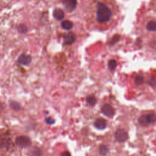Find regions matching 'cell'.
<instances>
[{"instance_id":"obj_6","label":"cell","mask_w":156,"mask_h":156,"mask_svg":"<svg viewBox=\"0 0 156 156\" xmlns=\"http://www.w3.org/2000/svg\"><path fill=\"white\" fill-rule=\"evenodd\" d=\"M77 0H63V5L69 12H72L77 6Z\"/></svg>"},{"instance_id":"obj_14","label":"cell","mask_w":156,"mask_h":156,"mask_svg":"<svg viewBox=\"0 0 156 156\" xmlns=\"http://www.w3.org/2000/svg\"><path fill=\"white\" fill-rule=\"evenodd\" d=\"M87 103L91 106H94L97 103V99L94 96H89L86 99Z\"/></svg>"},{"instance_id":"obj_8","label":"cell","mask_w":156,"mask_h":156,"mask_svg":"<svg viewBox=\"0 0 156 156\" xmlns=\"http://www.w3.org/2000/svg\"><path fill=\"white\" fill-rule=\"evenodd\" d=\"M76 40L75 35L73 33L70 32L65 34L63 37V40L65 43L66 45H71L73 44Z\"/></svg>"},{"instance_id":"obj_11","label":"cell","mask_w":156,"mask_h":156,"mask_svg":"<svg viewBox=\"0 0 156 156\" xmlns=\"http://www.w3.org/2000/svg\"><path fill=\"white\" fill-rule=\"evenodd\" d=\"M61 26H62V28L63 29L69 31V30H70V29H71L73 28V25L72 22H71L70 21L65 20V21L62 22Z\"/></svg>"},{"instance_id":"obj_12","label":"cell","mask_w":156,"mask_h":156,"mask_svg":"<svg viewBox=\"0 0 156 156\" xmlns=\"http://www.w3.org/2000/svg\"><path fill=\"white\" fill-rule=\"evenodd\" d=\"M100 154L102 155H106L109 152V148L104 144H101L99 147Z\"/></svg>"},{"instance_id":"obj_18","label":"cell","mask_w":156,"mask_h":156,"mask_svg":"<svg viewBox=\"0 0 156 156\" xmlns=\"http://www.w3.org/2000/svg\"><path fill=\"white\" fill-rule=\"evenodd\" d=\"M32 156H40V150L38 148H35L32 152Z\"/></svg>"},{"instance_id":"obj_21","label":"cell","mask_w":156,"mask_h":156,"mask_svg":"<svg viewBox=\"0 0 156 156\" xmlns=\"http://www.w3.org/2000/svg\"><path fill=\"white\" fill-rule=\"evenodd\" d=\"M61 156H71V155L68 151H65L62 152V154H61Z\"/></svg>"},{"instance_id":"obj_3","label":"cell","mask_w":156,"mask_h":156,"mask_svg":"<svg viewBox=\"0 0 156 156\" xmlns=\"http://www.w3.org/2000/svg\"><path fill=\"white\" fill-rule=\"evenodd\" d=\"M16 144L22 148H26L31 145V140L27 136H19L15 140Z\"/></svg>"},{"instance_id":"obj_7","label":"cell","mask_w":156,"mask_h":156,"mask_svg":"<svg viewBox=\"0 0 156 156\" xmlns=\"http://www.w3.org/2000/svg\"><path fill=\"white\" fill-rule=\"evenodd\" d=\"M31 61V57L29 55H26V54H22L19 59H18V62L23 65H28L30 63Z\"/></svg>"},{"instance_id":"obj_19","label":"cell","mask_w":156,"mask_h":156,"mask_svg":"<svg viewBox=\"0 0 156 156\" xmlns=\"http://www.w3.org/2000/svg\"><path fill=\"white\" fill-rule=\"evenodd\" d=\"M45 121L48 124H53L54 123V120L51 117H48L45 119Z\"/></svg>"},{"instance_id":"obj_4","label":"cell","mask_w":156,"mask_h":156,"mask_svg":"<svg viewBox=\"0 0 156 156\" xmlns=\"http://www.w3.org/2000/svg\"><path fill=\"white\" fill-rule=\"evenodd\" d=\"M115 137L117 141L123 143L128 139V134L126 130L123 129H119L115 132Z\"/></svg>"},{"instance_id":"obj_15","label":"cell","mask_w":156,"mask_h":156,"mask_svg":"<svg viewBox=\"0 0 156 156\" xmlns=\"http://www.w3.org/2000/svg\"><path fill=\"white\" fill-rule=\"evenodd\" d=\"M108 65H109V68H110V70H114V69L116 68V67L117 66V63L115 60H110L109 62Z\"/></svg>"},{"instance_id":"obj_17","label":"cell","mask_w":156,"mask_h":156,"mask_svg":"<svg viewBox=\"0 0 156 156\" xmlns=\"http://www.w3.org/2000/svg\"><path fill=\"white\" fill-rule=\"evenodd\" d=\"M11 106L14 110H19L20 109V105L17 102H14V101L11 102Z\"/></svg>"},{"instance_id":"obj_9","label":"cell","mask_w":156,"mask_h":156,"mask_svg":"<svg viewBox=\"0 0 156 156\" xmlns=\"http://www.w3.org/2000/svg\"><path fill=\"white\" fill-rule=\"evenodd\" d=\"M94 126H95V127L97 129H100V130H102V129H104L106 127L107 123H106V121L104 119L98 118L95 121V122L94 123Z\"/></svg>"},{"instance_id":"obj_16","label":"cell","mask_w":156,"mask_h":156,"mask_svg":"<svg viewBox=\"0 0 156 156\" xmlns=\"http://www.w3.org/2000/svg\"><path fill=\"white\" fill-rule=\"evenodd\" d=\"M135 84L137 85V86H140V85H141L143 82H144V79L143 77L141 76H137L136 77H135Z\"/></svg>"},{"instance_id":"obj_13","label":"cell","mask_w":156,"mask_h":156,"mask_svg":"<svg viewBox=\"0 0 156 156\" xmlns=\"http://www.w3.org/2000/svg\"><path fill=\"white\" fill-rule=\"evenodd\" d=\"M147 29L149 31H156V22L154 21L149 22L146 26Z\"/></svg>"},{"instance_id":"obj_10","label":"cell","mask_w":156,"mask_h":156,"mask_svg":"<svg viewBox=\"0 0 156 156\" xmlns=\"http://www.w3.org/2000/svg\"><path fill=\"white\" fill-rule=\"evenodd\" d=\"M53 16L57 20H62L65 16L63 11L60 9H56L53 12Z\"/></svg>"},{"instance_id":"obj_5","label":"cell","mask_w":156,"mask_h":156,"mask_svg":"<svg viewBox=\"0 0 156 156\" xmlns=\"http://www.w3.org/2000/svg\"><path fill=\"white\" fill-rule=\"evenodd\" d=\"M101 112L105 116L110 118H113L115 114L114 108L110 104H104L101 107Z\"/></svg>"},{"instance_id":"obj_1","label":"cell","mask_w":156,"mask_h":156,"mask_svg":"<svg viewBox=\"0 0 156 156\" xmlns=\"http://www.w3.org/2000/svg\"><path fill=\"white\" fill-rule=\"evenodd\" d=\"M118 13L115 0H88L85 9V19L93 28L105 30L112 26Z\"/></svg>"},{"instance_id":"obj_2","label":"cell","mask_w":156,"mask_h":156,"mask_svg":"<svg viewBox=\"0 0 156 156\" xmlns=\"http://www.w3.org/2000/svg\"><path fill=\"white\" fill-rule=\"evenodd\" d=\"M156 121V114L151 113L140 116L138 118V123L144 126L154 123Z\"/></svg>"},{"instance_id":"obj_20","label":"cell","mask_w":156,"mask_h":156,"mask_svg":"<svg viewBox=\"0 0 156 156\" xmlns=\"http://www.w3.org/2000/svg\"><path fill=\"white\" fill-rule=\"evenodd\" d=\"M149 84L151 86H156V80L155 79H151L149 81Z\"/></svg>"}]
</instances>
